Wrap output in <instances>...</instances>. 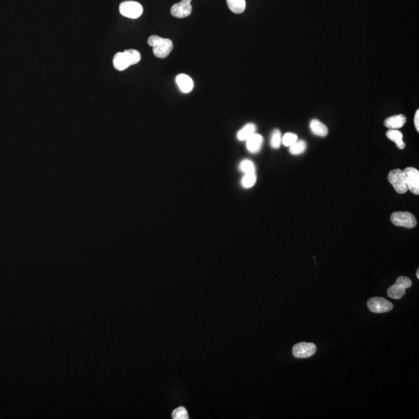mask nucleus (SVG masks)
I'll use <instances>...</instances> for the list:
<instances>
[{"label":"nucleus","mask_w":419,"mask_h":419,"mask_svg":"<svg viewBox=\"0 0 419 419\" xmlns=\"http://www.w3.org/2000/svg\"><path fill=\"white\" fill-rule=\"evenodd\" d=\"M396 284H398V285L401 286L406 290L407 288H411L412 283H411L410 278L406 277V276H399L396 281Z\"/></svg>","instance_id":"nucleus-25"},{"label":"nucleus","mask_w":419,"mask_h":419,"mask_svg":"<svg viewBox=\"0 0 419 419\" xmlns=\"http://www.w3.org/2000/svg\"><path fill=\"white\" fill-rule=\"evenodd\" d=\"M414 123L416 130L417 132H419V110H417L415 114H414Z\"/></svg>","instance_id":"nucleus-26"},{"label":"nucleus","mask_w":419,"mask_h":419,"mask_svg":"<svg viewBox=\"0 0 419 419\" xmlns=\"http://www.w3.org/2000/svg\"><path fill=\"white\" fill-rule=\"evenodd\" d=\"M406 117L403 114H399V115H394L392 117H389L388 118L384 120V125L388 128L391 130H398V129L401 128L405 124Z\"/></svg>","instance_id":"nucleus-11"},{"label":"nucleus","mask_w":419,"mask_h":419,"mask_svg":"<svg viewBox=\"0 0 419 419\" xmlns=\"http://www.w3.org/2000/svg\"><path fill=\"white\" fill-rule=\"evenodd\" d=\"M113 64H114V67L118 71L125 70L130 66L128 58L124 52H118L114 55Z\"/></svg>","instance_id":"nucleus-12"},{"label":"nucleus","mask_w":419,"mask_h":419,"mask_svg":"<svg viewBox=\"0 0 419 419\" xmlns=\"http://www.w3.org/2000/svg\"><path fill=\"white\" fill-rule=\"evenodd\" d=\"M124 52L128 58L130 65H136L142 59V56H141L140 52L138 51L134 50V49H129V50L124 51Z\"/></svg>","instance_id":"nucleus-20"},{"label":"nucleus","mask_w":419,"mask_h":419,"mask_svg":"<svg viewBox=\"0 0 419 419\" xmlns=\"http://www.w3.org/2000/svg\"><path fill=\"white\" fill-rule=\"evenodd\" d=\"M149 45L153 49L154 55L159 59H165L173 49V43L167 38L152 35L148 40Z\"/></svg>","instance_id":"nucleus-1"},{"label":"nucleus","mask_w":419,"mask_h":419,"mask_svg":"<svg viewBox=\"0 0 419 419\" xmlns=\"http://www.w3.org/2000/svg\"><path fill=\"white\" fill-rule=\"evenodd\" d=\"M307 149V144L304 141H297L294 145L290 147V152L294 156H298L304 153Z\"/></svg>","instance_id":"nucleus-18"},{"label":"nucleus","mask_w":419,"mask_h":419,"mask_svg":"<svg viewBox=\"0 0 419 419\" xmlns=\"http://www.w3.org/2000/svg\"><path fill=\"white\" fill-rule=\"evenodd\" d=\"M404 179L407 184V190H409L413 194H419V172L415 168H406L403 171Z\"/></svg>","instance_id":"nucleus-4"},{"label":"nucleus","mask_w":419,"mask_h":419,"mask_svg":"<svg viewBox=\"0 0 419 419\" xmlns=\"http://www.w3.org/2000/svg\"><path fill=\"white\" fill-rule=\"evenodd\" d=\"M192 0H182L178 4H174L171 8V14L176 18H185L192 13Z\"/></svg>","instance_id":"nucleus-8"},{"label":"nucleus","mask_w":419,"mask_h":419,"mask_svg":"<svg viewBox=\"0 0 419 419\" xmlns=\"http://www.w3.org/2000/svg\"><path fill=\"white\" fill-rule=\"evenodd\" d=\"M416 276H417V279H419V269H417V272H416Z\"/></svg>","instance_id":"nucleus-27"},{"label":"nucleus","mask_w":419,"mask_h":419,"mask_svg":"<svg viewBox=\"0 0 419 419\" xmlns=\"http://www.w3.org/2000/svg\"><path fill=\"white\" fill-rule=\"evenodd\" d=\"M405 291L406 290L404 288L395 283L394 285L388 288V297L393 298V299H401V297H404V294H405Z\"/></svg>","instance_id":"nucleus-17"},{"label":"nucleus","mask_w":419,"mask_h":419,"mask_svg":"<svg viewBox=\"0 0 419 419\" xmlns=\"http://www.w3.org/2000/svg\"><path fill=\"white\" fill-rule=\"evenodd\" d=\"M256 127L254 124H252V123H249V124H246V126L242 127L239 132H238L237 134V137L239 141H246L249 137L252 135V134H255L256 133Z\"/></svg>","instance_id":"nucleus-15"},{"label":"nucleus","mask_w":419,"mask_h":419,"mask_svg":"<svg viewBox=\"0 0 419 419\" xmlns=\"http://www.w3.org/2000/svg\"><path fill=\"white\" fill-rule=\"evenodd\" d=\"M281 143H282V136H281V130L275 129L272 131V136H271V147L275 149H279Z\"/></svg>","instance_id":"nucleus-21"},{"label":"nucleus","mask_w":419,"mask_h":419,"mask_svg":"<svg viewBox=\"0 0 419 419\" xmlns=\"http://www.w3.org/2000/svg\"><path fill=\"white\" fill-rule=\"evenodd\" d=\"M256 182V172H250V173H246L242 179V187H244L245 189H249L252 188Z\"/></svg>","instance_id":"nucleus-19"},{"label":"nucleus","mask_w":419,"mask_h":419,"mask_svg":"<svg viewBox=\"0 0 419 419\" xmlns=\"http://www.w3.org/2000/svg\"><path fill=\"white\" fill-rule=\"evenodd\" d=\"M175 81L179 89L184 94H189L194 89V81L189 75L185 74H179L175 78Z\"/></svg>","instance_id":"nucleus-9"},{"label":"nucleus","mask_w":419,"mask_h":419,"mask_svg":"<svg viewBox=\"0 0 419 419\" xmlns=\"http://www.w3.org/2000/svg\"><path fill=\"white\" fill-rule=\"evenodd\" d=\"M317 351L315 344L312 343H300L293 347V355L298 359H304L312 356Z\"/></svg>","instance_id":"nucleus-7"},{"label":"nucleus","mask_w":419,"mask_h":419,"mask_svg":"<svg viewBox=\"0 0 419 419\" xmlns=\"http://www.w3.org/2000/svg\"><path fill=\"white\" fill-rule=\"evenodd\" d=\"M367 307L374 313L388 312L393 309V304L383 297H373L368 301Z\"/></svg>","instance_id":"nucleus-6"},{"label":"nucleus","mask_w":419,"mask_h":419,"mask_svg":"<svg viewBox=\"0 0 419 419\" xmlns=\"http://www.w3.org/2000/svg\"><path fill=\"white\" fill-rule=\"evenodd\" d=\"M310 128L314 135L319 136V137H325L329 133L328 127H326L325 124L321 123L320 120H312L310 124Z\"/></svg>","instance_id":"nucleus-13"},{"label":"nucleus","mask_w":419,"mask_h":419,"mask_svg":"<svg viewBox=\"0 0 419 419\" xmlns=\"http://www.w3.org/2000/svg\"><path fill=\"white\" fill-rule=\"evenodd\" d=\"M388 180L394 187L396 192L398 194H405L408 191L403 171L401 169H394V170L391 171L388 175Z\"/></svg>","instance_id":"nucleus-5"},{"label":"nucleus","mask_w":419,"mask_h":419,"mask_svg":"<svg viewBox=\"0 0 419 419\" xmlns=\"http://www.w3.org/2000/svg\"><path fill=\"white\" fill-rule=\"evenodd\" d=\"M297 141V134H294V133H290V132L286 133L284 137H282V143L287 147H291Z\"/></svg>","instance_id":"nucleus-23"},{"label":"nucleus","mask_w":419,"mask_h":419,"mask_svg":"<svg viewBox=\"0 0 419 419\" xmlns=\"http://www.w3.org/2000/svg\"><path fill=\"white\" fill-rule=\"evenodd\" d=\"M262 143H263L262 136L255 133L246 140V147L249 152L256 154L262 149Z\"/></svg>","instance_id":"nucleus-10"},{"label":"nucleus","mask_w":419,"mask_h":419,"mask_svg":"<svg viewBox=\"0 0 419 419\" xmlns=\"http://www.w3.org/2000/svg\"><path fill=\"white\" fill-rule=\"evenodd\" d=\"M387 137L388 139L395 143L396 146L399 149H404L405 148V143L403 141V134L398 130H391L387 132Z\"/></svg>","instance_id":"nucleus-14"},{"label":"nucleus","mask_w":419,"mask_h":419,"mask_svg":"<svg viewBox=\"0 0 419 419\" xmlns=\"http://www.w3.org/2000/svg\"><path fill=\"white\" fill-rule=\"evenodd\" d=\"M229 10L236 14H242L246 10V0H226Z\"/></svg>","instance_id":"nucleus-16"},{"label":"nucleus","mask_w":419,"mask_h":419,"mask_svg":"<svg viewBox=\"0 0 419 419\" xmlns=\"http://www.w3.org/2000/svg\"><path fill=\"white\" fill-rule=\"evenodd\" d=\"M172 418L173 419H187L189 418L188 412L187 409L183 407H178L176 409L174 410L172 414Z\"/></svg>","instance_id":"nucleus-24"},{"label":"nucleus","mask_w":419,"mask_h":419,"mask_svg":"<svg viewBox=\"0 0 419 419\" xmlns=\"http://www.w3.org/2000/svg\"><path fill=\"white\" fill-rule=\"evenodd\" d=\"M239 169L241 172L246 173H250V172H256V167L255 165L252 161L249 159L242 161L239 165Z\"/></svg>","instance_id":"nucleus-22"},{"label":"nucleus","mask_w":419,"mask_h":419,"mask_svg":"<svg viewBox=\"0 0 419 419\" xmlns=\"http://www.w3.org/2000/svg\"><path fill=\"white\" fill-rule=\"evenodd\" d=\"M391 222L396 226L413 228L417 225V220L409 212H394L391 216Z\"/></svg>","instance_id":"nucleus-3"},{"label":"nucleus","mask_w":419,"mask_h":419,"mask_svg":"<svg viewBox=\"0 0 419 419\" xmlns=\"http://www.w3.org/2000/svg\"><path fill=\"white\" fill-rule=\"evenodd\" d=\"M119 10L121 15L130 19L139 18L143 14V7L139 3L125 1L120 4Z\"/></svg>","instance_id":"nucleus-2"}]
</instances>
